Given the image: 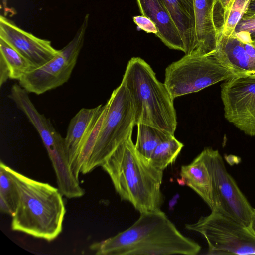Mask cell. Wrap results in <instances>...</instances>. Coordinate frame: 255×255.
<instances>
[{
    "label": "cell",
    "mask_w": 255,
    "mask_h": 255,
    "mask_svg": "<svg viewBox=\"0 0 255 255\" xmlns=\"http://www.w3.org/2000/svg\"><path fill=\"white\" fill-rule=\"evenodd\" d=\"M129 228L92 244L98 255H197L201 246L183 235L161 209L140 213Z\"/></svg>",
    "instance_id": "1"
},
{
    "label": "cell",
    "mask_w": 255,
    "mask_h": 255,
    "mask_svg": "<svg viewBox=\"0 0 255 255\" xmlns=\"http://www.w3.org/2000/svg\"><path fill=\"white\" fill-rule=\"evenodd\" d=\"M5 166L16 194L11 229L49 242L55 240L62 231L66 213L59 189Z\"/></svg>",
    "instance_id": "2"
},
{
    "label": "cell",
    "mask_w": 255,
    "mask_h": 255,
    "mask_svg": "<svg viewBox=\"0 0 255 255\" xmlns=\"http://www.w3.org/2000/svg\"><path fill=\"white\" fill-rule=\"evenodd\" d=\"M132 135L101 166L122 200L139 213L160 209L163 171L154 167L136 150Z\"/></svg>",
    "instance_id": "3"
},
{
    "label": "cell",
    "mask_w": 255,
    "mask_h": 255,
    "mask_svg": "<svg viewBox=\"0 0 255 255\" xmlns=\"http://www.w3.org/2000/svg\"><path fill=\"white\" fill-rule=\"evenodd\" d=\"M122 82L131 99L135 125L145 124L174 134L177 125L174 99L151 66L140 57L131 58Z\"/></svg>",
    "instance_id": "4"
},
{
    "label": "cell",
    "mask_w": 255,
    "mask_h": 255,
    "mask_svg": "<svg viewBox=\"0 0 255 255\" xmlns=\"http://www.w3.org/2000/svg\"><path fill=\"white\" fill-rule=\"evenodd\" d=\"M107 110L90 157L81 170L87 174L101 166L130 136L135 125L131 99L124 83L112 92L106 102Z\"/></svg>",
    "instance_id": "5"
},
{
    "label": "cell",
    "mask_w": 255,
    "mask_h": 255,
    "mask_svg": "<svg viewBox=\"0 0 255 255\" xmlns=\"http://www.w3.org/2000/svg\"><path fill=\"white\" fill-rule=\"evenodd\" d=\"M234 76L213 56L185 55L165 69L164 84L173 99Z\"/></svg>",
    "instance_id": "6"
},
{
    "label": "cell",
    "mask_w": 255,
    "mask_h": 255,
    "mask_svg": "<svg viewBox=\"0 0 255 255\" xmlns=\"http://www.w3.org/2000/svg\"><path fill=\"white\" fill-rule=\"evenodd\" d=\"M185 227L204 237L208 245V254H255V234L251 229L216 209Z\"/></svg>",
    "instance_id": "7"
},
{
    "label": "cell",
    "mask_w": 255,
    "mask_h": 255,
    "mask_svg": "<svg viewBox=\"0 0 255 255\" xmlns=\"http://www.w3.org/2000/svg\"><path fill=\"white\" fill-rule=\"evenodd\" d=\"M89 18L87 14L73 39L53 59L18 80L19 85L28 93L40 95L67 82L83 47Z\"/></svg>",
    "instance_id": "8"
},
{
    "label": "cell",
    "mask_w": 255,
    "mask_h": 255,
    "mask_svg": "<svg viewBox=\"0 0 255 255\" xmlns=\"http://www.w3.org/2000/svg\"><path fill=\"white\" fill-rule=\"evenodd\" d=\"M202 151L211 177L212 210L249 227L254 209L228 172L219 152L212 147Z\"/></svg>",
    "instance_id": "9"
},
{
    "label": "cell",
    "mask_w": 255,
    "mask_h": 255,
    "mask_svg": "<svg viewBox=\"0 0 255 255\" xmlns=\"http://www.w3.org/2000/svg\"><path fill=\"white\" fill-rule=\"evenodd\" d=\"M107 110V103L82 108L71 119L64 138L66 153L72 171L80 173L93 150Z\"/></svg>",
    "instance_id": "10"
},
{
    "label": "cell",
    "mask_w": 255,
    "mask_h": 255,
    "mask_svg": "<svg viewBox=\"0 0 255 255\" xmlns=\"http://www.w3.org/2000/svg\"><path fill=\"white\" fill-rule=\"evenodd\" d=\"M221 98L226 119L245 134L255 136V74L224 81Z\"/></svg>",
    "instance_id": "11"
},
{
    "label": "cell",
    "mask_w": 255,
    "mask_h": 255,
    "mask_svg": "<svg viewBox=\"0 0 255 255\" xmlns=\"http://www.w3.org/2000/svg\"><path fill=\"white\" fill-rule=\"evenodd\" d=\"M0 39L30 61L36 69L45 64L59 52L52 46L50 41L22 29L2 15L0 16Z\"/></svg>",
    "instance_id": "12"
},
{
    "label": "cell",
    "mask_w": 255,
    "mask_h": 255,
    "mask_svg": "<svg viewBox=\"0 0 255 255\" xmlns=\"http://www.w3.org/2000/svg\"><path fill=\"white\" fill-rule=\"evenodd\" d=\"M140 13L153 21L158 32L156 34L169 48L185 53L181 35L162 0H136Z\"/></svg>",
    "instance_id": "13"
},
{
    "label": "cell",
    "mask_w": 255,
    "mask_h": 255,
    "mask_svg": "<svg viewBox=\"0 0 255 255\" xmlns=\"http://www.w3.org/2000/svg\"><path fill=\"white\" fill-rule=\"evenodd\" d=\"M196 46L193 55H212L219 35L213 20L212 0H193Z\"/></svg>",
    "instance_id": "14"
},
{
    "label": "cell",
    "mask_w": 255,
    "mask_h": 255,
    "mask_svg": "<svg viewBox=\"0 0 255 255\" xmlns=\"http://www.w3.org/2000/svg\"><path fill=\"white\" fill-rule=\"evenodd\" d=\"M183 39L185 55L194 54L196 38L193 0H162Z\"/></svg>",
    "instance_id": "15"
},
{
    "label": "cell",
    "mask_w": 255,
    "mask_h": 255,
    "mask_svg": "<svg viewBox=\"0 0 255 255\" xmlns=\"http://www.w3.org/2000/svg\"><path fill=\"white\" fill-rule=\"evenodd\" d=\"M180 176L182 183L194 190L212 210L211 177L203 151L190 164L181 166Z\"/></svg>",
    "instance_id": "16"
},
{
    "label": "cell",
    "mask_w": 255,
    "mask_h": 255,
    "mask_svg": "<svg viewBox=\"0 0 255 255\" xmlns=\"http://www.w3.org/2000/svg\"><path fill=\"white\" fill-rule=\"evenodd\" d=\"M47 152L56 174L58 189L62 194L68 198L83 196L85 194L84 190L80 186L72 171L65 145Z\"/></svg>",
    "instance_id": "17"
},
{
    "label": "cell",
    "mask_w": 255,
    "mask_h": 255,
    "mask_svg": "<svg viewBox=\"0 0 255 255\" xmlns=\"http://www.w3.org/2000/svg\"><path fill=\"white\" fill-rule=\"evenodd\" d=\"M34 65L0 39V87L8 79L19 80L35 69Z\"/></svg>",
    "instance_id": "18"
},
{
    "label": "cell",
    "mask_w": 255,
    "mask_h": 255,
    "mask_svg": "<svg viewBox=\"0 0 255 255\" xmlns=\"http://www.w3.org/2000/svg\"><path fill=\"white\" fill-rule=\"evenodd\" d=\"M137 126L135 149L140 155L149 160L159 143L174 135L149 125L138 124Z\"/></svg>",
    "instance_id": "19"
},
{
    "label": "cell",
    "mask_w": 255,
    "mask_h": 255,
    "mask_svg": "<svg viewBox=\"0 0 255 255\" xmlns=\"http://www.w3.org/2000/svg\"><path fill=\"white\" fill-rule=\"evenodd\" d=\"M184 145L174 136L159 143L153 151L149 161L156 168L163 171L174 163Z\"/></svg>",
    "instance_id": "20"
},
{
    "label": "cell",
    "mask_w": 255,
    "mask_h": 255,
    "mask_svg": "<svg viewBox=\"0 0 255 255\" xmlns=\"http://www.w3.org/2000/svg\"><path fill=\"white\" fill-rule=\"evenodd\" d=\"M5 165V164L1 161L0 163V196L9 203L14 212L16 203V190Z\"/></svg>",
    "instance_id": "21"
},
{
    "label": "cell",
    "mask_w": 255,
    "mask_h": 255,
    "mask_svg": "<svg viewBox=\"0 0 255 255\" xmlns=\"http://www.w3.org/2000/svg\"><path fill=\"white\" fill-rule=\"evenodd\" d=\"M232 36L243 43L255 44V17L244 15Z\"/></svg>",
    "instance_id": "22"
},
{
    "label": "cell",
    "mask_w": 255,
    "mask_h": 255,
    "mask_svg": "<svg viewBox=\"0 0 255 255\" xmlns=\"http://www.w3.org/2000/svg\"><path fill=\"white\" fill-rule=\"evenodd\" d=\"M134 22L137 27L148 33H153L155 35L158 32L157 28L155 24L148 17L139 15L133 17Z\"/></svg>",
    "instance_id": "23"
},
{
    "label": "cell",
    "mask_w": 255,
    "mask_h": 255,
    "mask_svg": "<svg viewBox=\"0 0 255 255\" xmlns=\"http://www.w3.org/2000/svg\"><path fill=\"white\" fill-rule=\"evenodd\" d=\"M244 15L255 17V0H250L247 10Z\"/></svg>",
    "instance_id": "24"
},
{
    "label": "cell",
    "mask_w": 255,
    "mask_h": 255,
    "mask_svg": "<svg viewBox=\"0 0 255 255\" xmlns=\"http://www.w3.org/2000/svg\"><path fill=\"white\" fill-rule=\"evenodd\" d=\"M249 228L251 229V230L255 234V209H254V211L253 213L252 216L251 223H250Z\"/></svg>",
    "instance_id": "25"
},
{
    "label": "cell",
    "mask_w": 255,
    "mask_h": 255,
    "mask_svg": "<svg viewBox=\"0 0 255 255\" xmlns=\"http://www.w3.org/2000/svg\"><path fill=\"white\" fill-rule=\"evenodd\" d=\"M219 0H212V4H213V7L214 6V5H215V4L219 1Z\"/></svg>",
    "instance_id": "26"
}]
</instances>
